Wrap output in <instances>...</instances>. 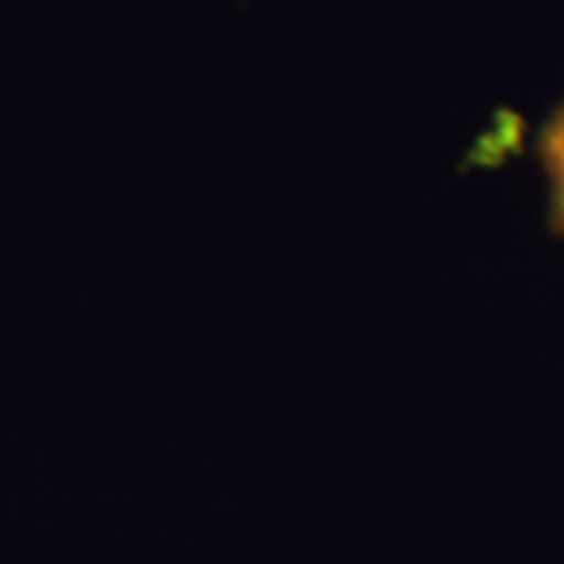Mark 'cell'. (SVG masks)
<instances>
[{"label": "cell", "mask_w": 564, "mask_h": 564, "mask_svg": "<svg viewBox=\"0 0 564 564\" xmlns=\"http://www.w3.org/2000/svg\"><path fill=\"white\" fill-rule=\"evenodd\" d=\"M549 175V217L552 228L564 238V160L544 162Z\"/></svg>", "instance_id": "cell-1"}, {"label": "cell", "mask_w": 564, "mask_h": 564, "mask_svg": "<svg viewBox=\"0 0 564 564\" xmlns=\"http://www.w3.org/2000/svg\"><path fill=\"white\" fill-rule=\"evenodd\" d=\"M539 154H541V162L564 160V102L552 112V118H549L544 131H541Z\"/></svg>", "instance_id": "cell-2"}]
</instances>
